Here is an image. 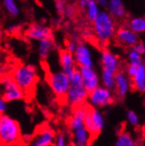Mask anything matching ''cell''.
Returning <instances> with one entry per match:
<instances>
[{
  "instance_id": "37",
  "label": "cell",
  "mask_w": 145,
  "mask_h": 146,
  "mask_svg": "<svg viewBox=\"0 0 145 146\" xmlns=\"http://www.w3.org/2000/svg\"><path fill=\"white\" fill-rule=\"evenodd\" d=\"M96 2V4L101 7V8H103L105 9L107 7V5H108V0H95Z\"/></svg>"
},
{
  "instance_id": "26",
  "label": "cell",
  "mask_w": 145,
  "mask_h": 146,
  "mask_svg": "<svg viewBox=\"0 0 145 146\" xmlns=\"http://www.w3.org/2000/svg\"><path fill=\"white\" fill-rule=\"evenodd\" d=\"M127 59H128V62L130 64H134V65H136V66H139V65L143 63L142 55L137 54L133 49L128 53Z\"/></svg>"
},
{
  "instance_id": "12",
  "label": "cell",
  "mask_w": 145,
  "mask_h": 146,
  "mask_svg": "<svg viewBox=\"0 0 145 146\" xmlns=\"http://www.w3.org/2000/svg\"><path fill=\"white\" fill-rule=\"evenodd\" d=\"M77 70L81 75L83 85L88 92L101 85L100 76L93 67H78Z\"/></svg>"
},
{
  "instance_id": "30",
  "label": "cell",
  "mask_w": 145,
  "mask_h": 146,
  "mask_svg": "<svg viewBox=\"0 0 145 146\" xmlns=\"http://www.w3.org/2000/svg\"><path fill=\"white\" fill-rule=\"evenodd\" d=\"M54 4H55V8H56L57 13H59L61 16H62L64 10L67 6L66 1H65V0H55Z\"/></svg>"
},
{
  "instance_id": "2",
  "label": "cell",
  "mask_w": 145,
  "mask_h": 146,
  "mask_svg": "<svg viewBox=\"0 0 145 146\" xmlns=\"http://www.w3.org/2000/svg\"><path fill=\"white\" fill-rule=\"evenodd\" d=\"M12 78L23 89L25 94L33 92L38 81V69L32 64H19L14 68Z\"/></svg>"
},
{
  "instance_id": "23",
  "label": "cell",
  "mask_w": 145,
  "mask_h": 146,
  "mask_svg": "<svg viewBox=\"0 0 145 146\" xmlns=\"http://www.w3.org/2000/svg\"><path fill=\"white\" fill-rule=\"evenodd\" d=\"M128 28L136 34H142L145 32V19L144 17L132 18L128 23Z\"/></svg>"
},
{
  "instance_id": "20",
  "label": "cell",
  "mask_w": 145,
  "mask_h": 146,
  "mask_svg": "<svg viewBox=\"0 0 145 146\" xmlns=\"http://www.w3.org/2000/svg\"><path fill=\"white\" fill-rule=\"evenodd\" d=\"M131 86L133 88L140 93L145 91V65L144 63L138 66L135 75L131 78Z\"/></svg>"
},
{
  "instance_id": "5",
  "label": "cell",
  "mask_w": 145,
  "mask_h": 146,
  "mask_svg": "<svg viewBox=\"0 0 145 146\" xmlns=\"http://www.w3.org/2000/svg\"><path fill=\"white\" fill-rule=\"evenodd\" d=\"M85 126L91 134L93 139L97 137L105 128L106 120L99 109L93 108L87 104L85 117Z\"/></svg>"
},
{
  "instance_id": "25",
  "label": "cell",
  "mask_w": 145,
  "mask_h": 146,
  "mask_svg": "<svg viewBox=\"0 0 145 146\" xmlns=\"http://www.w3.org/2000/svg\"><path fill=\"white\" fill-rule=\"evenodd\" d=\"M3 5L6 12L11 16L15 17L18 16L20 13V7L16 2V0H3Z\"/></svg>"
},
{
  "instance_id": "3",
  "label": "cell",
  "mask_w": 145,
  "mask_h": 146,
  "mask_svg": "<svg viewBox=\"0 0 145 146\" xmlns=\"http://www.w3.org/2000/svg\"><path fill=\"white\" fill-rule=\"evenodd\" d=\"M21 139L18 121L5 113L0 114V146H17Z\"/></svg>"
},
{
  "instance_id": "36",
  "label": "cell",
  "mask_w": 145,
  "mask_h": 146,
  "mask_svg": "<svg viewBox=\"0 0 145 146\" xmlns=\"http://www.w3.org/2000/svg\"><path fill=\"white\" fill-rule=\"evenodd\" d=\"M62 23H62V20L61 17H55V18H54L53 21H52V24H53V26H54L55 28H60V27H62Z\"/></svg>"
},
{
  "instance_id": "38",
  "label": "cell",
  "mask_w": 145,
  "mask_h": 146,
  "mask_svg": "<svg viewBox=\"0 0 145 146\" xmlns=\"http://www.w3.org/2000/svg\"><path fill=\"white\" fill-rule=\"evenodd\" d=\"M17 26L15 25H10L7 27V31H8L9 33H12V34H14L16 31H17Z\"/></svg>"
},
{
  "instance_id": "40",
  "label": "cell",
  "mask_w": 145,
  "mask_h": 146,
  "mask_svg": "<svg viewBox=\"0 0 145 146\" xmlns=\"http://www.w3.org/2000/svg\"><path fill=\"white\" fill-rule=\"evenodd\" d=\"M1 39H2V31L0 30V45H1Z\"/></svg>"
},
{
  "instance_id": "39",
  "label": "cell",
  "mask_w": 145,
  "mask_h": 146,
  "mask_svg": "<svg viewBox=\"0 0 145 146\" xmlns=\"http://www.w3.org/2000/svg\"><path fill=\"white\" fill-rule=\"evenodd\" d=\"M5 74H6V73H5V66H4V65H2V64H0V79H1Z\"/></svg>"
},
{
  "instance_id": "34",
  "label": "cell",
  "mask_w": 145,
  "mask_h": 146,
  "mask_svg": "<svg viewBox=\"0 0 145 146\" xmlns=\"http://www.w3.org/2000/svg\"><path fill=\"white\" fill-rule=\"evenodd\" d=\"M77 7L78 8L82 11H85V7L88 5L89 0H77Z\"/></svg>"
},
{
  "instance_id": "24",
  "label": "cell",
  "mask_w": 145,
  "mask_h": 146,
  "mask_svg": "<svg viewBox=\"0 0 145 146\" xmlns=\"http://www.w3.org/2000/svg\"><path fill=\"white\" fill-rule=\"evenodd\" d=\"M100 11H101L100 6L96 4L95 0H89L88 5L85 9V16L87 18V20L89 21H91V23H93V21L95 20V18L97 17Z\"/></svg>"
},
{
  "instance_id": "32",
  "label": "cell",
  "mask_w": 145,
  "mask_h": 146,
  "mask_svg": "<svg viewBox=\"0 0 145 146\" xmlns=\"http://www.w3.org/2000/svg\"><path fill=\"white\" fill-rule=\"evenodd\" d=\"M77 41H75V40H73V39H70V40H69V41H67V44H66V49L67 51H69L70 53H71V54H74V52H75V50H76V48H77Z\"/></svg>"
},
{
  "instance_id": "18",
  "label": "cell",
  "mask_w": 145,
  "mask_h": 146,
  "mask_svg": "<svg viewBox=\"0 0 145 146\" xmlns=\"http://www.w3.org/2000/svg\"><path fill=\"white\" fill-rule=\"evenodd\" d=\"M71 140L73 146H89L93 140L85 126L80 127L71 131Z\"/></svg>"
},
{
  "instance_id": "22",
  "label": "cell",
  "mask_w": 145,
  "mask_h": 146,
  "mask_svg": "<svg viewBox=\"0 0 145 146\" xmlns=\"http://www.w3.org/2000/svg\"><path fill=\"white\" fill-rule=\"evenodd\" d=\"M114 146H138L134 135L128 131H123L117 137Z\"/></svg>"
},
{
  "instance_id": "21",
  "label": "cell",
  "mask_w": 145,
  "mask_h": 146,
  "mask_svg": "<svg viewBox=\"0 0 145 146\" xmlns=\"http://www.w3.org/2000/svg\"><path fill=\"white\" fill-rule=\"evenodd\" d=\"M57 46L54 39H43L38 41V55L42 60H46L48 58V56L51 54L53 51L56 50Z\"/></svg>"
},
{
  "instance_id": "29",
  "label": "cell",
  "mask_w": 145,
  "mask_h": 146,
  "mask_svg": "<svg viewBox=\"0 0 145 146\" xmlns=\"http://www.w3.org/2000/svg\"><path fill=\"white\" fill-rule=\"evenodd\" d=\"M76 12H77V8L75 6L67 5L66 8H65V10H64L62 16H65L67 19H72L76 15Z\"/></svg>"
},
{
  "instance_id": "31",
  "label": "cell",
  "mask_w": 145,
  "mask_h": 146,
  "mask_svg": "<svg viewBox=\"0 0 145 146\" xmlns=\"http://www.w3.org/2000/svg\"><path fill=\"white\" fill-rule=\"evenodd\" d=\"M137 69H138V66H136V65H134V64H128L127 67H126V74L130 78V79H131L134 75L135 73L137 71Z\"/></svg>"
},
{
  "instance_id": "7",
  "label": "cell",
  "mask_w": 145,
  "mask_h": 146,
  "mask_svg": "<svg viewBox=\"0 0 145 146\" xmlns=\"http://www.w3.org/2000/svg\"><path fill=\"white\" fill-rule=\"evenodd\" d=\"M115 94L114 91L106 88L103 86H99L95 89L88 93L87 103L93 108H104L114 104Z\"/></svg>"
},
{
  "instance_id": "33",
  "label": "cell",
  "mask_w": 145,
  "mask_h": 146,
  "mask_svg": "<svg viewBox=\"0 0 145 146\" xmlns=\"http://www.w3.org/2000/svg\"><path fill=\"white\" fill-rule=\"evenodd\" d=\"M133 50L135 51L137 54H139L141 55H143L145 54V45L142 42H138L136 43L135 45L133 46Z\"/></svg>"
},
{
  "instance_id": "4",
  "label": "cell",
  "mask_w": 145,
  "mask_h": 146,
  "mask_svg": "<svg viewBox=\"0 0 145 146\" xmlns=\"http://www.w3.org/2000/svg\"><path fill=\"white\" fill-rule=\"evenodd\" d=\"M88 93L83 85L80 73L77 69L70 77V86L65 96L64 102L72 108L83 105L87 102Z\"/></svg>"
},
{
  "instance_id": "11",
  "label": "cell",
  "mask_w": 145,
  "mask_h": 146,
  "mask_svg": "<svg viewBox=\"0 0 145 146\" xmlns=\"http://www.w3.org/2000/svg\"><path fill=\"white\" fill-rule=\"evenodd\" d=\"M101 72L116 75L120 69V61L119 58L111 50L104 49L101 54Z\"/></svg>"
},
{
  "instance_id": "17",
  "label": "cell",
  "mask_w": 145,
  "mask_h": 146,
  "mask_svg": "<svg viewBox=\"0 0 145 146\" xmlns=\"http://www.w3.org/2000/svg\"><path fill=\"white\" fill-rule=\"evenodd\" d=\"M86 108H87V104L73 108L68 123L70 131H73L78 127L85 126V117L86 112Z\"/></svg>"
},
{
  "instance_id": "14",
  "label": "cell",
  "mask_w": 145,
  "mask_h": 146,
  "mask_svg": "<svg viewBox=\"0 0 145 146\" xmlns=\"http://www.w3.org/2000/svg\"><path fill=\"white\" fill-rule=\"evenodd\" d=\"M131 79L125 71L119 70L115 75V88L114 91L119 98H124L131 89Z\"/></svg>"
},
{
  "instance_id": "10",
  "label": "cell",
  "mask_w": 145,
  "mask_h": 146,
  "mask_svg": "<svg viewBox=\"0 0 145 146\" xmlns=\"http://www.w3.org/2000/svg\"><path fill=\"white\" fill-rule=\"evenodd\" d=\"M26 36L28 38L35 41H40L43 39H54V31L52 28L33 23L28 25L26 30Z\"/></svg>"
},
{
  "instance_id": "41",
  "label": "cell",
  "mask_w": 145,
  "mask_h": 146,
  "mask_svg": "<svg viewBox=\"0 0 145 146\" xmlns=\"http://www.w3.org/2000/svg\"><path fill=\"white\" fill-rule=\"evenodd\" d=\"M70 1H77V0H70Z\"/></svg>"
},
{
  "instance_id": "28",
  "label": "cell",
  "mask_w": 145,
  "mask_h": 146,
  "mask_svg": "<svg viewBox=\"0 0 145 146\" xmlns=\"http://www.w3.org/2000/svg\"><path fill=\"white\" fill-rule=\"evenodd\" d=\"M54 146H68V139L66 134L63 132H61L58 135L56 134V138Z\"/></svg>"
},
{
  "instance_id": "13",
  "label": "cell",
  "mask_w": 145,
  "mask_h": 146,
  "mask_svg": "<svg viewBox=\"0 0 145 146\" xmlns=\"http://www.w3.org/2000/svg\"><path fill=\"white\" fill-rule=\"evenodd\" d=\"M78 67H93V60L91 49L85 43H78L73 54Z\"/></svg>"
},
{
  "instance_id": "19",
  "label": "cell",
  "mask_w": 145,
  "mask_h": 146,
  "mask_svg": "<svg viewBox=\"0 0 145 146\" xmlns=\"http://www.w3.org/2000/svg\"><path fill=\"white\" fill-rule=\"evenodd\" d=\"M107 11L115 20H121L126 14L123 0H108Z\"/></svg>"
},
{
  "instance_id": "1",
  "label": "cell",
  "mask_w": 145,
  "mask_h": 146,
  "mask_svg": "<svg viewBox=\"0 0 145 146\" xmlns=\"http://www.w3.org/2000/svg\"><path fill=\"white\" fill-rule=\"evenodd\" d=\"M93 33L101 44H108L114 36L117 25L116 20L106 10H101L93 21Z\"/></svg>"
},
{
  "instance_id": "6",
  "label": "cell",
  "mask_w": 145,
  "mask_h": 146,
  "mask_svg": "<svg viewBox=\"0 0 145 146\" xmlns=\"http://www.w3.org/2000/svg\"><path fill=\"white\" fill-rule=\"evenodd\" d=\"M46 81L54 96L59 100L64 101L70 86V77L62 70H56L48 73Z\"/></svg>"
},
{
  "instance_id": "16",
  "label": "cell",
  "mask_w": 145,
  "mask_h": 146,
  "mask_svg": "<svg viewBox=\"0 0 145 146\" xmlns=\"http://www.w3.org/2000/svg\"><path fill=\"white\" fill-rule=\"evenodd\" d=\"M116 38L126 46L133 47L136 43L139 42V36L133 31H131L128 27H120L115 33Z\"/></svg>"
},
{
  "instance_id": "27",
  "label": "cell",
  "mask_w": 145,
  "mask_h": 146,
  "mask_svg": "<svg viewBox=\"0 0 145 146\" xmlns=\"http://www.w3.org/2000/svg\"><path fill=\"white\" fill-rule=\"evenodd\" d=\"M126 119H127V122L131 126H133V127L139 126V123H140L139 116L137 115L134 111H126Z\"/></svg>"
},
{
  "instance_id": "8",
  "label": "cell",
  "mask_w": 145,
  "mask_h": 146,
  "mask_svg": "<svg viewBox=\"0 0 145 146\" xmlns=\"http://www.w3.org/2000/svg\"><path fill=\"white\" fill-rule=\"evenodd\" d=\"M0 85H1L0 96L4 98L6 103L23 100L26 96L24 91L17 85L11 75L5 74L0 79Z\"/></svg>"
},
{
  "instance_id": "15",
  "label": "cell",
  "mask_w": 145,
  "mask_h": 146,
  "mask_svg": "<svg viewBox=\"0 0 145 146\" xmlns=\"http://www.w3.org/2000/svg\"><path fill=\"white\" fill-rule=\"evenodd\" d=\"M59 63L61 66V70L70 77L77 69V63L73 54L70 53L66 49H62L59 52Z\"/></svg>"
},
{
  "instance_id": "35",
  "label": "cell",
  "mask_w": 145,
  "mask_h": 146,
  "mask_svg": "<svg viewBox=\"0 0 145 146\" xmlns=\"http://www.w3.org/2000/svg\"><path fill=\"white\" fill-rule=\"evenodd\" d=\"M7 108V103L4 100V98L0 96V114L5 113Z\"/></svg>"
},
{
  "instance_id": "9",
  "label": "cell",
  "mask_w": 145,
  "mask_h": 146,
  "mask_svg": "<svg viewBox=\"0 0 145 146\" xmlns=\"http://www.w3.org/2000/svg\"><path fill=\"white\" fill-rule=\"evenodd\" d=\"M56 138L55 131L48 126L40 127L28 141L27 146H54Z\"/></svg>"
}]
</instances>
